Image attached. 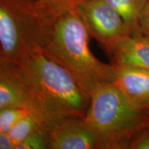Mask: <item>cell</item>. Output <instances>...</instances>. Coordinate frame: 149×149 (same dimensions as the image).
Segmentation results:
<instances>
[{"label":"cell","instance_id":"6da1fadb","mask_svg":"<svg viewBox=\"0 0 149 149\" xmlns=\"http://www.w3.org/2000/svg\"><path fill=\"white\" fill-rule=\"evenodd\" d=\"M21 88L27 107L50 123L84 117L90 97L62 66L38 53L10 65H0Z\"/></svg>","mask_w":149,"mask_h":149},{"label":"cell","instance_id":"8fae6325","mask_svg":"<svg viewBox=\"0 0 149 149\" xmlns=\"http://www.w3.org/2000/svg\"><path fill=\"white\" fill-rule=\"evenodd\" d=\"M9 107L28 108L26 99L17 83L10 74L0 70V109Z\"/></svg>","mask_w":149,"mask_h":149},{"label":"cell","instance_id":"7c38bea8","mask_svg":"<svg viewBox=\"0 0 149 149\" xmlns=\"http://www.w3.org/2000/svg\"><path fill=\"white\" fill-rule=\"evenodd\" d=\"M31 111L26 107H9L0 109V133H8L15 124Z\"/></svg>","mask_w":149,"mask_h":149},{"label":"cell","instance_id":"9c48e42d","mask_svg":"<svg viewBox=\"0 0 149 149\" xmlns=\"http://www.w3.org/2000/svg\"><path fill=\"white\" fill-rule=\"evenodd\" d=\"M54 124L35 112L31 111L9 130L8 135L14 144V149L29 135L44 128H51Z\"/></svg>","mask_w":149,"mask_h":149},{"label":"cell","instance_id":"277c9868","mask_svg":"<svg viewBox=\"0 0 149 149\" xmlns=\"http://www.w3.org/2000/svg\"><path fill=\"white\" fill-rule=\"evenodd\" d=\"M83 120L96 135L98 148H130L134 136L145 128L144 113L132 107L112 82L93 91Z\"/></svg>","mask_w":149,"mask_h":149},{"label":"cell","instance_id":"2e32d148","mask_svg":"<svg viewBox=\"0 0 149 149\" xmlns=\"http://www.w3.org/2000/svg\"><path fill=\"white\" fill-rule=\"evenodd\" d=\"M139 25L141 33L149 37V0L144 6L139 16Z\"/></svg>","mask_w":149,"mask_h":149},{"label":"cell","instance_id":"e0dca14e","mask_svg":"<svg viewBox=\"0 0 149 149\" xmlns=\"http://www.w3.org/2000/svg\"><path fill=\"white\" fill-rule=\"evenodd\" d=\"M0 149H14V144L7 133H0Z\"/></svg>","mask_w":149,"mask_h":149},{"label":"cell","instance_id":"9a60e30c","mask_svg":"<svg viewBox=\"0 0 149 149\" xmlns=\"http://www.w3.org/2000/svg\"><path fill=\"white\" fill-rule=\"evenodd\" d=\"M130 148L149 149V130L146 126L134 136L130 141Z\"/></svg>","mask_w":149,"mask_h":149},{"label":"cell","instance_id":"4fadbf2b","mask_svg":"<svg viewBox=\"0 0 149 149\" xmlns=\"http://www.w3.org/2000/svg\"><path fill=\"white\" fill-rule=\"evenodd\" d=\"M51 128H44L37 130L17 146L15 149L49 148V132Z\"/></svg>","mask_w":149,"mask_h":149},{"label":"cell","instance_id":"30bf717a","mask_svg":"<svg viewBox=\"0 0 149 149\" xmlns=\"http://www.w3.org/2000/svg\"><path fill=\"white\" fill-rule=\"evenodd\" d=\"M120 15L132 34L141 33L139 19L148 0H104Z\"/></svg>","mask_w":149,"mask_h":149},{"label":"cell","instance_id":"7a4b0ae2","mask_svg":"<svg viewBox=\"0 0 149 149\" xmlns=\"http://www.w3.org/2000/svg\"><path fill=\"white\" fill-rule=\"evenodd\" d=\"M90 35L75 9L57 15L43 53L66 69L90 97L99 85L113 82L115 65L102 62L89 48Z\"/></svg>","mask_w":149,"mask_h":149},{"label":"cell","instance_id":"52a82bcc","mask_svg":"<svg viewBox=\"0 0 149 149\" xmlns=\"http://www.w3.org/2000/svg\"><path fill=\"white\" fill-rule=\"evenodd\" d=\"M113 64L115 77L112 83L132 107L146 115L149 111V70Z\"/></svg>","mask_w":149,"mask_h":149},{"label":"cell","instance_id":"5b68a950","mask_svg":"<svg viewBox=\"0 0 149 149\" xmlns=\"http://www.w3.org/2000/svg\"><path fill=\"white\" fill-rule=\"evenodd\" d=\"M90 36L112 53L122 39L132 33L122 17L104 0H83L75 6Z\"/></svg>","mask_w":149,"mask_h":149},{"label":"cell","instance_id":"ac0fdd59","mask_svg":"<svg viewBox=\"0 0 149 149\" xmlns=\"http://www.w3.org/2000/svg\"><path fill=\"white\" fill-rule=\"evenodd\" d=\"M145 126L149 130V118L146 117V115H145Z\"/></svg>","mask_w":149,"mask_h":149},{"label":"cell","instance_id":"ba28073f","mask_svg":"<svg viewBox=\"0 0 149 149\" xmlns=\"http://www.w3.org/2000/svg\"><path fill=\"white\" fill-rule=\"evenodd\" d=\"M115 64L149 70V37L142 33L128 35L113 48Z\"/></svg>","mask_w":149,"mask_h":149},{"label":"cell","instance_id":"3957f363","mask_svg":"<svg viewBox=\"0 0 149 149\" xmlns=\"http://www.w3.org/2000/svg\"><path fill=\"white\" fill-rule=\"evenodd\" d=\"M57 15L42 0H0V65L43 53Z\"/></svg>","mask_w":149,"mask_h":149},{"label":"cell","instance_id":"8992f818","mask_svg":"<svg viewBox=\"0 0 149 149\" xmlns=\"http://www.w3.org/2000/svg\"><path fill=\"white\" fill-rule=\"evenodd\" d=\"M98 140L83 117H68L56 123L49 132V148H98Z\"/></svg>","mask_w":149,"mask_h":149},{"label":"cell","instance_id":"5bb4252c","mask_svg":"<svg viewBox=\"0 0 149 149\" xmlns=\"http://www.w3.org/2000/svg\"><path fill=\"white\" fill-rule=\"evenodd\" d=\"M83 0H42L44 4L57 15L74 9L77 3Z\"/></svg>","mask_w":149,"mask_h":149},{"label":"cell","instance_id":"d6986e66","mask_svg":"<svg viewBox=\"0 0 149 149\" xmlns=\"http://www.w3.org/2000/svg\"><path fill=\"white\" fill-rule=\"evenodd\" d=\"M146 115V117H148V118H149V111L148 112V113H146V115Z\"/></svg>","mask_w":149,"mask_h":149}]
</instances>
